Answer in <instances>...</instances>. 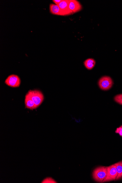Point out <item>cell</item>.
<instances>
[{"label":"cell","mask_w":122,"mask_h":183,"mask_svg":"<svg viewBox=\"0 0 122 183\" xmlns=\"http://www.w3.org/2000/svg\"><path fill=\"white\" fill-rule=\"evenodd\" d=\"M25 103L26 108L30 110H33L36 109L37 107L34 102L31 98L29 93L28 92L25 96Z\"/></svg>","instance_id":"8"},{"label":"cell","mask_w":122,"mask_h":183,"mask_svg":"<svg viewBox=\"0 0 122 183\" xmlns=\"http://www.w3.org/2000/svg\"><path fill=\"white\" fill-rule=\"evenodd\" d=\"M107 175L105 179L103 182H106L113 181L116 180L117 176L116 167L114 164L107 167Z\"/></svg>","instance_id":"4"},{"label":"cell","mask_w":122,"mask_h":183,"mask_svg":"<svg viewBox=\"0 0 122 183\" xmlns=\"http://www.w3.org/2000/svg\"><path fill=\"white\" fill-rule=\"evenodd\" d=\"M113 81L110 77L108 76H104L102 77L98 81L99 86L100 89L103 90H109L112 87Z\"/></svg>","instance_id":"3"},{"label":"cell","mask_w":122,"mask_h":183,"mask_svg":"<svg viewBox=\"0 0 122 183\" xmlns=\"http://www.w3.org/2000/svg\"><path fill=\"white\" fill-rule=\"evenodd\" d=\"M28 92L37 107H39L44 100V95L42 92L38 90H30Z\"/></svg>","instance_id":"2"},{"label":"cell","mask_w":122,"mask_h":183,"mask_svg":"<svg viewBox=\"0 0 122 183\" xmlns=\"http://www.w3.org/2000/svg\"><path fill=\"white\" fill-rule=\"evenodd\" d=\"M95 64H96V62L94 59L92 58L86 59L84 62L85 67L88 70H91L93 69L95 66Z\"/></svg>","instance_id":"10"},{"label":"cell","mask_w":122,"mask_h":183,"mask_svg":"<svg viewBox=\"0 0 122 183\" xmlns=\"http://www.w3.org/2000/svg\"><path fill=\"white\" fill-rule=\"evenodd\" d=\"M69 6L73 14L78 12L82 9L81 4L77 0H70Z\"/></svg>","instance_id":"7"},{"label":"cell","mask_w":122,"mask_h":183,"mask_svg":"<svg viewBox=\"0 0 122 183\" xmlns=\"http://www.w3.org/2000/svg\"><path fill=\"white\" fill-rule=\"evenodd\" d=\"M115 133L119 134V136L122 137V125L117 128L116 131H115Z\"/></svg>","instance_id":"14"},{"label":"cell","mask_w":122,"mask_h":183,"mask_svg":"<svg viewBox=\"0 0 122 183\" xmlns=\"http://www.w3.org/2000/svg\"><path fill=\"white\" fill-rule=\"evenodd\" d=\"M50 12L51 14L59 16H65L58 5L55 4H51L50 6Z\"/></svg>","instance_id":"9"},{"label":"cell","mask_w":122,"mask_h":183,"mask_svg":"<svg viewBox=\"0 0 122 183\" xmlns=\"http://www.w3.org/2000/svg\"><path fill=\"white\" fill-rule=\"evenodd\" d=\"M62 1V0H53V1L55 3V4L56 5H58V4L61 3Z\"/></svg>","instance_id":"15"},{"label":"cell","mask_w":122,"mask_h":183,"mask_svg":"<svg viewBox=\"0 0 122 183\" xmlns=\"http://www.w3.org/2000/svg\"><path fill=\"white\" fill-rule=\"evenodd\" d=\"M107 175V167L99 166L93 170L92 175L95 181L98 183L103 182Z\"/></svg>","instance_id":"1"},{"label":"cell","mask_w":122,"mask_h":183,"mask_svg":"<svg viewBox=\"0 0 122 183\" xmlns=\"http://www.w3.org/2000/svg\"><path fill=\"white\" fill-rule=\"evenodd\" d=\"M115 102L119 104L122 105V94H118L115 96L114 97Z\"/></svg>","instance_id":"12"},{"label":"cell","mask_w":122,"mask_h":183,"mask_svg":"<svg viewBox=\"0 0 122 183\" xmlns=\"http://www.w3.org/2000/svg\"><path fill=\"white\" fill-rule=\"evenodd\" d=\"M114 165L116 167L117 174H118L116 180H120L122 178V161L117 162Z\"/></svg>","instance_id":"11"},{"label":"cell","mask_w":122,"mask_h":183,"mask_svg":"<svg viewBox=\"0 0 122 183\" xmlns=\"http://www.w3.org/2000/svg\"><path fill=\"white\" fill-rule=\"evenodd\" d=\"M5 83L9 86L17 87L21 84V80L19 77L17 75H12L6 79Z\"/></svg>","instance_id":"5"},{"label":"cell","mask_w":122,"mask_h":183,"mask_svg":"<svg viewBox=\"0 0 122 183\" xmlns=\"http://www.w3.org/2000/svg\"><path fill=\"white\" fill-rule=\"evenodd\" d=\"M41 183H56L57 182L52 178H48L43 180V181H42Z\"/></svg>","instance_id":"13"},{"label":"cell","mask_w":122,"mask_h":183,"mask_svg":"<svg viewBox=\"0 0 122 183\" xmlns=\"http://www.w3.org/2000/svg\"><path fill=\"white\" fill-rule=\"evenodd\" d=\"M70 1V0H62L61 3L57 5L64 13L65 16H67V15L73 14L69 6Z\"/></svg>","instance_id":"6"}]
</instances>
